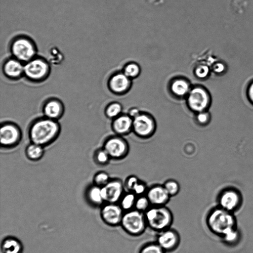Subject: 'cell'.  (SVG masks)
I'll return each instance as SVG.
<instances>
[{
  "instance_id": "obj_1",
  "label": "cell",
  "mask_w": 253,
  "mask_h": 253,
  "mask_svg": "<svg viewBox=\"0 0 253 253\" xmlns=\"http://www.w3.org/2000/svg\"><path fill=\"white\" fill-rule=\"evenodd\" d=\"M206 224L212 233L222 237L236 229V220L232 212L220 207L214 208L209 212Z\"/></svg>"
},
{
  "instance_id": "obj_2",
  "label": "cell",
  "mask_w": 253,
  "mask_h": 253,
  "mask_svg": "<svg viewBox=\"0 0 253 253\" xmlns=\"http://www.w3.org/2000/svg\"><path fill=\"white\" fill-rule=\"evenodd\" d=\"M59 132L58 124L54 120L46 118L32 124L29 135L32 143L43 146L55 139Z\"/></svg>"
},
{
  "instance_id": "obj_3",
  "label": "cell",
  "mask_w": 253,
  "mask_h": 253,
  "mask_svg": "<svg viewBox=\"0 0 253 253\" xmlns=\"http://www.w3.org/2000/svg\"><path fill=\"white\" fill-rule=\"evenodd\" d=\"M144 213L148 227L158 233L170 228L173 223L172 212L166 206H151Z\"/></svg>"
},
{
  "instance_id": "obj_4",
  "label": "cell",
  "mask_w": 253,
  "mask_h": 253,
  "mask_svg": "<svg viewBox=\"0 0 253 253\" xmlns=\"http://www.w3.org/2000/svg\"><path fill=\"white\" fill-rule=\"evenodd\" d=\"M120 226L132 237L142 235L148 228L145 213L134 209L125 211Z\"/></svg>"
},
{
  "instance_id": "obj_5",
  "label": "cell",
  "mask_w": 253,
  "mask_h": 253,
  "mask_svg": "<svg viewBox=\"0 0 253 253\" xmlns=\"http://www.w3.org/2000/svg\"><path fill=\"white\" fill-rule=\"evenodd\" d=\"M185 98L188 108L194 114L207 111L211 101L208 90L200 85L191 87Z\"/></svg>"
},
{
  "instance_id": "obj_6",
  "label": "cell",
  "mask_w": 253,
  "mask_h": 253,
  "mask_svg": "<svg viewBox=\"0 0 253 253\" xmlns=\"http://www.w3.org/2000/svg\"><path fill=\"white\" fill-rule=\"evenodd\" d=\"M157 123L155 118L151 114L141 111L133 119L132 132L138 137L148 139L155 133Z\"/></svg>"
},
{
  "instance_id": "obj_7",
  "label": "cell",
  "mask_w": 253,
  "mask_h": 253,
  "mask_svg": "<svg viewBox=\"0 0 253 253\" xmlns=\"http://www.w3.org/2000/svg\"><path fill=\"white\" fill-rule=\"evenodd\" d=\"M103 149L107 152L111 159L122 160L126 158L129 150L127 141L122 136H112L105 141Z\"/></svg>"
},
{
  "instance_id": "obj_8",
  "label": "cell",
  "mask_w": 253,
  "mask_h": 253,
  "mask_svg": "<svg viewBox=\"0 0 253 253\" xmlns=\"http://www.w3.org/2000/svg\"><path fill=\"white\" fill-rule=\"evenodd\" d=\"M124 183L119 178L110 179L104 186L101 187L104 202L118 203L125 193Z\"/></svg>"
},
{
  "instance_id": "obj_9",
  "label": "cell",
  "mask_w": 253,
  "mask_h": 253,
  "mask_svg": "<svg viewBox=\"0 0 253 253\" xmlns=\"http://www.w3.org/2000/svg\"><path fill=\"white\" fill-rule=\"evenodd\" d=\"M13 54L18 60L29 61L36 53V48L32 42L26 38H20L12 43Z\"/></svg>"
},
{
  "instance_id": "obj_10",
  "label": "cell",
  "mask_w": 253,
  "mask_h": 253,
  "mask_svg": "<svg viewBox=\"0 0 253 253\" xmlns=\"http://www.w3.org/2000/svg\"><path fill=\"white\" fill-rule=\"evenodd\" d=\"M166 253L175 251L179 246V233L171 227L158 233L156 241Z\"/></svg>"
},
{
  "instance_id": "obj_11",
  "label": "cell",
  "mask_w": 253,
  "mask_h": 253,
  "mask_svg": "<svg viewBox=\"0 0 253 253\" xmlns=\"http://www.w3.org/2000/svg\"><path fill=\"white\" fill-rule=\"evenodd\" d=\"M124 212L118 203H107L101 209V216L107 225L117 227L121 225Z\"/></svg>"
},
{
  "instance_id": "obj_12",
  "label": "cell",
  "mask_w": 253,
  "mask_h": 253,
  "mask_svg": "<svg viewBox=\"0 0 253 253\" xmlns=\"http://www.w3.org/2000/svg\"><path fill=\"white\" fill-rule=\"evenodd\" d=\"M49 71L47 63L41 59L30 60L24 67V73L32 80L39 81L47 75Z\"/></svg>"
},
{
  "instance_id": "obj_13",
  "label": "cell",
  "mask_w": 253,
  "mask_h": 253,
  "mask_svg": "<svg viewBox=\"0 0 253 253\" xmlns=\"http://www.w3.org/2000/svg\"><path fill=\"white\" fill-rule=\"evenodd\" d=\"M146 196L151 206H166L171 197L169 195L163 185L156 184L148 188Z\"/></svg>"
},
{
  "instance_id": "obj_14",
  "label": "cell",
  "mask_w": 253,
  "mask_h": 253,
  "mask_svg": "<svg viewBox=\"0 0 253 253\" xmlns=\"http://www.w3.org/2000/svg\"><path fill=\"white\" fill-rule=\"evenodd\" d=\"M109 87L111 91L118 95H123L127 92L131 85V79L123 72L115 73L110 78Z\"/></svg>"
},
{
  "instance_id": "obj_15",
  "label": "cell",
  "mask_w": 253,
  "mask_h": 253,
  "mask_svg": "<svg viewBox=\"0 0 253 253\" xmlns=\"http://www.w3.org/2000/svg\"><path fill=\"white\" fill-rule=\"evenodd\" d=\"M112 129L116 135L124 136L132 132L133 119L127 113H122L113 119Z\"/></svg>"
},
{
  "instance_id": "obj_16",
  "label": "cell",
  "mask_w": 253,
  "mask_h": 253,
  "mask_svg": "<svg viewBox=\"0 0 253 253\" xmlns=\"http://www.w3.org/2000/svg\"><path fill=\"white\" fill-rule=\"evenodd\" d=\"M20 139V131L15 125L7 124L1 126L0 141L1 145L11 146Z\"/></svg>"
},
{
  "instance_id": "obj_17",
  "label": "cell",
  "mask_w": 253,
  "mask_h": 253,
  "mask_svg": "<svg viewBox=\"0 0 253 253\" xmlns=\"http://www.w3.org/2000/svg\"><path fill=\"white\" fill-rule=\"evenodd\" d=\"M191 88L189 81L183 78L173 79L169 84L170 93L175 97L179 99L186 98Z\"/></svg>"
},
{
  "instance_id": "obj_18",
  "label": "cell",
  "mask_w": 253,
  "mask_h": 253,
  "mask_svg": "<svg viewBox=\"0 0 253 253\" xmlns=\"http://www.w3.org/2000/svg\"><path fill=\"white\" fill-rule=\"evenodd\" d=\"M240 198L234 191H226L222 194L219 199V207L231 212L236 210L240 205Z\"/></svg>"
},
{
  "instance_id": "obj_19",
  "label": "cell",
  "mask_w": 253,
  "mask_h": 253,
  "mask_svg": "<svg viewBox=\"0 0 253 253\" xmlns=\"http://www.w3.org/2000/svg\"><path fill=\"white\" fill-rule=\"evenodd\" d=\"M63 110L62 105L56 100L48 101L44 105L43 109L46 118L54 120L61 116Z\"/></svg>"
},
{
  "instance_id": "obj_20",
  "label": "cell",
  "mask_w": 253,
  "mask_h": 253,
  "mask_svg": "<svg viewBox=\"0 0 253 253\" xmlns=\"http://www.w3.org/2000/svg\"><path fill=\"white\" fill-rule=\"evenodd\" d=\"M24 67L18 60L11 59L5 63L3 69L7 76L16 78L19 77L24 73Z\"/></svg>"
},
{
  "instance_id": "obj_21",
  "label": "cell",
  "mask_w": 253,
  "mask_h": 253,
  "mask_svg": "<svg viewBox=\"0 0 253 253\" xmlns=\"http://www.w3.org/2000/svg\"><path fill=\"white\" fill-rule=\"evenodd\" d=\"M136 197L132 192L127 191L124 194L118 204L125 211L131 210L134 208Z\"/></svg>"
},
{
  "instance_id": "obj_22",
  "label": "cell",
  "mask_w": 253,
  "mask_h": 253,
  "mask_svg": "<svg viewBox=\"0 0 253 253\" xmlns=\"http://www.w3.org/2000/svg\"><path fill=\"white\" fill-rule=\"evenodd\" d=\"M1 249L3 253H20L22 246L18 240L8 238L3 241Z\"/></svg>"
},
{
  "instance_id": "obj_23",
  "label": "cell",
  "mask_w": 253,
  "mask_h": 253,
  "mask_svg": "<svg viewBox=\"0 0 253 253\" xmlns=\"http://www.w3.org/2000/svg\"><path fill=\"white\" fill-rule=\"evenodd\" d=\"M122 105L118 102H113L108 104L105 110L106 117L112 120L121 115L123 113Z\"/></svg>"
},
{
  "instance_id": "obj_24",
  "label": "cell",
  "mask_w": 253,
  "mask_h": 253,
  "mask_svg": "<svg viewBox=\"0 0 253 253\" xmlns=\"http://www.w3.org/2000/svg\"><path fill=\"white\" fill-rule=\"evenodd\" d=\"M43 153L42 146L32 143L26 149L27 157L31 160H36L40 159Z\"/></svg>"
},
{
  "instance_id": "obj_25",
  "label": "cell",
  "mask_w": 253,
  "mask_h": 253,
  "mask_svg": "<svg viewBox=\"0 0 253 253\" xmlns=\"http://www.w3.org/2000/svg\"><path fill=\"white\" fill-rule=\"evenodd\" d=\"M88 197L91 202L95 205H100L104 202L101 187L97 185L93 186L89 189Z\"/></svg>"
},
{
  "instance_id": "obj_26",
  "label": "cell",
  "mask_w": 253,
  "mask_h": 253,
  "mask_svg": "<svg viewBox=\"0 0 253 253\" xmlns=\"http://www.w3.org/2000/svg\"><path fill=\"white\" fill-rule=\"evenodd\" d=\"M151 206L150 202L146 195L137 196L134 209L144 213Z\"/></svg>"
},
{
  "instance_id": "obj_27",
  "label": "cell",
  "mask_w": 253,
  "mask_h": 253,
  "mask_svg": "<svg viewBox=\"0 0 253 253\" xmlns=\"http://www.w3.org/2000/svg\"><path fill=\"white\" fill-rule=\"evenodd\" d=\"M123 72L131 80L137 77L140 73L139 66L133 62L127 64L124 68Z\"/></svg>"
},
{
  "instance_id": "obj_28",
  "label": "cell",
  "mask_w": 253,
  "mask_h": 253,
  "mask_svg": "<svg viewBox=\"0 0 253 253\" xmlns=\"http://www.w3.org/2000/svg\"><path fill=\"white\" fill-rule=\"evenodd\" d=\"M138 253H166L156 242H149L143 245Z\"/></svg>"
},
{
  "instance_id": "obj_29",
  "label": "cell",
  "mask_w": 253,
  "mask_h": 253,
  "mask_svg": "<svg viewBox=\"0 0 253 253\" xmlns=\"http://www.w3.org/2000/svg\"><path fill=\"white\" fill-rule=\"evenodd\" d=\"M163 185L171 197L176 196L179 192L180 185L175 180H167Z\"/></svg>"
},
{
  "instance_id": "obj_30",
  "label": "cell",
  "mask_w": 253,
  "mask_h": 253,
  "mask_svg": "<svg viewBox=\"0 0 253 253\" xmlns=\"http://www.w3.org/2000/svg\"><path fill=\"white\" fill-rule=\"evenodd\" d=\"M195 115V121L199 126H206L210 121V114L208 111L200 112Z\"/></svg>"
},
{
  "instance_id": "obj_31",
  "label": "cell",
  "mask_w": 253,
  "mask_h": 253,
  "mask_svg": "<svg viewBox=\"0 0 253 253\" xmlns=\"http://www.w3.org/2000/svg\"><path fill=\"white\" fill-rule=\"evenodd\" d=\"M210 69L206 64H200L197 66L194 70L196 76L199 79H205L208 77Z\"/></svg>"
},
{
  "instance_id": "obj_32",
  "label": "cell",
  "mask_w": 253,
  "mask_h": 253,
  "mask_svg": "<svg viewBox=\"0 0 253 253\" xmlns=\"http://www.w3.org/2000/svg\"><path fill=\"white\" fill-rule=\"evenodd\" d=\"M110 177L108 174L104 171L99 172L94 177V182L96 185L102 187L105 185L109 181Z\"/></svg>"
},
{
  "instance_id": "obj_33",
  "label": "cell",
  "mask_w": 253,
  "mask_h": 253,
  "mask_svg": "<svg viewBox=\"0 0 253 253\" xmlns=\"http://www.w3.org/2000/svg\"><path fill=\"white\" fill-rule=\"evenodd\" d=\"M148 188L146 183L140 180L134 186L131 192L137 196H141L146 194Z\"/></svg>"
},
{
  "instance_id": "obj_34",
  "label": "cell",
  "mask_w": 253,
  "mask_h": 253,
  "mask_svg": "<svg viewBox=\"0 0 253 253\" xmlns=\"http://www.w3.org/2000/svg\"><path fill=\"white\" fill-rule=\"evenodd\" d=\"M96 160L101 165H105L111 159L107 152L103 148L98 151L96 154Z\"/></svg>"
},
{
  "instance_id": "obj_35",
  "label": "cell",
  "mask_w": 253,
  "mask_h": 253,
  "mask_svg": "<svg viewBox=\"0 0 253 253\" xmlns=\"http://www.w3.org/2000/svg\"><path fill=\"white\" fill-rule=\"evenodd\" d=\"M140 180L135 175H130L126 179L124 185L127 191H131L134 186Z\"/></svg>"
},
{
  "instance_id": "obj_36",
  "label": "cell",
  "mask_w": 253,
  "mask_h": 253,
  "mask_svg": "<svg viewBox=\"0 0 253 253\" xmlns=\"http://www.w3.org/2000/svg\"><path fill=\"white\" fill-rule=\"evenodd\" d=\"M239 237L238 232L236 229L225 235L223 238L228 244H231L237 241Z\"/></svg>"
},
{
  "instance_id": "obj_37",
  "label": "cell",
  "mask_w": 253,
  "mask_h": 253,
  "mask_svg": "<svg viewBox=\"0 0 253 253\" xmlns=\"http://www.w3.org/2000/svg\"><path fill=\"white\" fill-rule=\"evenodd\" d=\"M247 92L249 100L253 103V80L248 84Z\"/></svg>"
},
{
  "instance_id": "obj_38",
  "label": "cell",
  "mask_w": 253,
  "mask_h": 253,
  "mask_svg": "<svg viewBox=\"0 0 253 253\" xmlns=\"http://www.w3.org/2000/svg\"><path fill=\"white\" fill-rule=\"evenodd\" d=\"M141 111L137 107H132L129 109L127 114L132 119L138 116Z\"/></svg>"
},
{
  "instance_id": "obj_39",
  "label": "cell",
  "mask_w": 253,
  "mask_h": 253,
  "mask_svg": "<svg viewBox=\"0 0 253 253\" xmlns=\"http://www.w3.org/2000/svg\"><path fill=\"white\" fill-rule=\"evenodd\" d=\"M224 65L221 63H218L214 65L213 69L216 73H220L224 70Z\"/></svg>"
}]
</instances>
